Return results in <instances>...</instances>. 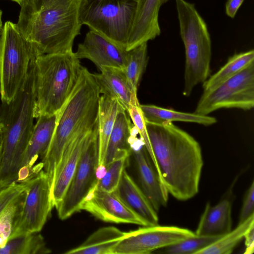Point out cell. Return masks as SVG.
<instances>
[{
    "mask_svg": "<svg viewBox=\"0 0 254 254\" xmlns=\"http://www.w3.org/2000/svg\"><path fill=\"white\" fill-rule=\"evenodd\" d=\"M145 122L151 149L148 152L169 193L185 201L199 191L203 165L199 143L171 122Z\"/></svg>",
    "mask_w": 254,
    "mask_h": 254,
    "instance_id": "obj_1",
    "label": "cell"
},
{
    "mask_svg": "<svg viewBox=\"0 0 254 254\" xmlns=\"http://www.w3.org/2000/svg\"><path fill=\"white\" fill-rule=\"evenodd\" d=\"M82 0H22L17 27L33 57L73 52Z\"/></svg>",
    "mask_w": 254,
    "mask_h": 254,
    "instance_id": "obj_2",
    "label": "cell"
},
{
    "mask_svg": "<svg viewBox=\"0 0 254 254\" xmlns=\"http://www.w3.org/2000/svg\"><path fill=\"white\" fill-rule=\"evenodd\" d=\"M100 95L93 73L82 66L76 86L57 113L52 138L40 163L51 186L56 169L67 145L77 135L92 128L97 123Z\"/></svg>",
    "mask_w": 254,
    "mask_h": 254,
    "instance_id": "obj_3",
    "label": "cell"
},
{
    "mask_svg": "<svg viewBox=\"0 0 254 254\" xmlns=\"http://www.w3.org/2000/svg\"><path fill=\"white\" fill-rule=\"evenodd\" d=\"M34 59L30 63L26 79L9 102H1L0 123L3 143L0 164V182L17 181L31 137L36 104Z\"/></svg>",
    "mask_w": 254,
    "mask_h": 254,
    "instance_id": "obj_4",
    "label": "cell"
},
{
    "mask_svg": "<svg viewBox=\"0 0 254 254\" xmlns=\"http://www.w3.org/2000/svg\"><path fill=\"white\" fill-rule=\"evenodd\" d=\"M34 64L37 119L59 112L76 86L83 66L73 52L40 55Z\"/></svg>",
    "mask_w": 254,
    "mask_h": 254,
    "instance_id": "obj_5",
    "label": "cell"
},
{
    "mask_svg": "<svg viewBox=\"0 0 254 254\" xmlns=\"http://www.w3.org/2000/svg\"><path fill=\"white\" fill-rule=\"evenodd\" d=\"M180 33L185 49V83L183 94L189 96L210 73L211 41L207 24L193 3L175 0Z\"/></svg>",
    "mask_w": 254,
    "mask_h": 254,
    "instance_id": "obj_6",
    "label": "cell"
},
{
    "mask_svg": "<svg viewBox=\"0 0 254 254\" xmlns=\"http://www.w3.org/2000/svg\"><path fill=\"white\" fill-rule=\"evenodd\" d=\"M137 4V0H82L80 21L126 50Z\"/></svg>",
    "mask_w": 254,
    "mask_h": 254,
    "instance_id": "obj_7",
    "label": "cell"
},
{
    "mask_svg": "<svg viewBox=\"0 0 254 254\" xmlns=\"http://www.w3.org/2000/svg\"><path fill=\"white\" fill-rule=\"evenodd\" d=\"M35 59L30 45L16 23L6 21L0 35V96L9 102L25 82L31 62Z\"/></svg>",
    "mask_w": 254,
    "mask_h": 254,
    "instance_id": "obj_8",
    "label": "cell"
},
{
    "mask_svg": "<svg viewBox=\"0 0 254 254\" xmlns=\"http://www.w3.org/2000/svg\"><path fill=\"white\" fill-rule=\"evenodd\" d=\"M254 106V62L213 90L203 92L194 113L202 115L221 109L251 110Z\"/></svg>",
    "mask_w": 254,
    "mask_h": 254,
    "instance_id": "obj_9",
    "label": "cell"
},
{
    "mask_svg": "<svg viewBox=\"0 0 254 254\" xmlns=\"http://www.w3.org/2000/svg\"><path fill=\"white\" fill-rule=\"evenodd\" d=\"M25 181L27 187L24 203L9 238L39 232L54 207L51 183L43 169L34 171Z\"/></svg>",
    "mask_w": 254,
    "mask_h": 254,
    "instance_id": "obj_10",
    "label": "cell"
},
{
    "mask_svg": "<svg viewBox=\"0 0 254 254\" xmlns=\"http://www.w3.org/2000/svg\"><path fill=\"white\" fill-rule=\"evenodd\" d=\"M98 127H96L86 145L68 188L56 207L59 218L65 220L80 210L83 200L95 188L98 180L96 170L98 165Z\"/></svg>",
    "mask_w": 254,
    "mask_h": 254,
    "instance_id": "obj_11",
    "label": "cell"
},
{
    "mask_svg": "<svg viewBox=\"0 0 254 254\" xmlns=\"http://www.w3.org/2000/svg\"><path fill=\"white\" fill-rule=\"evenodd\" d=\"M195 233L184 228L173 226H143L125 232L112 250V254H147L164 248L188 237Z\"/></svg>",
    "mask_w": 254,
    "mask_h": 254,
    "instance_id": "obj_12",
    "label": "cell"
},
{
    "mask_svg": "<svg viewBox=\"0 0 254 254\" xmlns=\"http://www.w3.org/2000/svg\"><path fill=\"white\" fill-rule=\"evenodd\" d=\"M138 134L134 126L129 140L131 153L135 162L140 188L158 212L167 205L169 193L161 182L144 144Z\"/></svg>",
    "mask_w": 254,
    "mask_h": 254,
    "instance_id": "obj_13",
    "label": "cell"
},
{
    "mask_svg": "<svg viewBox=\"0 0 254 254\" xmlns=\"http://www.w3.org/2000/svg\"><path fill=\"white\" fill-rule=\"evenodd\" d=\"M98 219L115 223H128L148 226L121 199L116 191H104L96 186L86 196L80 206Z\"/></svg>",
    "mask_w": 254,
    "mask_h": 254,
    "instance_id": "obj_14",
    "label": "cell"
},
{
    "mask_svg": "<svg viewBox=\"0 0 254 254\" xmlns=\"http://www.w3.org/2000/svg\"><path fill=\"white\" fill-rule=\"evenodd\" d=\"M97 125L98 122L92 128L77 135L64 149L56 169L51 186V196L54 207H56L63 199L82 152Z\"/></svg>",
    "mask_w": 254,
    "mask_h": 254,
    "instance_id": "obj_15",
    "label": "cell"
},
{
    "mask_svg": "<svg viewBox=\"0 0 254 254\" xmlns=\"http://www.w3.org/2000/svg\"><path fill=\"white\" fill-rule=\"evenodd\" d=\"M75 56L93 63L99 70L103 67L123 69L126 62L127 51L102 35L90 30L83 41L78 45Z\"/></svg>",
    "mask_w": 254,
    "mask_h": 254,
    "instance_id": "obj_16",
    "label": "cell"
},
{
    "mask_svg": "<svg viewBox=\"0 0 254 254\" xmlns=\"http://www.w3.org/2000/svg\"><path fill=\"white\" fill-rule=\"evenodd\" d=\"M37 119L18 173L17 182L26 180L32 174L37 159H42L46 154L56 126L57 114L41 115Z\"/></svg>",
    "mask_w": 254,
    "mask_h": 254,
    "instance_id": "obj_17",
    "label": "cell"
},
{
    "mask_svg": "<svg viewBox=\"0 0 254 254\" xmlns=\"http://www.w3.org/2000/svg\"><path fill=\"white\" fill-rule=\"evenodd\" d=\"M137 10L126 51L159 36V11L161 0H137Z\"/></svg>",
    "mask_w": 254,
    "mask_h": 254,
    "instance_id": "obj_18",
    "label": "cell"
},
{
    "mask_svg": "<svg viewBox=\"0 0 254 254\" xmlns=\"http://www.w3.org/2000/svg\"><path fill=\"white\" fill-rule=\"evenodd\" d=\"M100 73L93 74L101 95L116 99L127 111L132 106H139L137 94L132 90L123 69L103 67Z\"/></svg>",
    "mask_w": 254,
    "mask_h": 254,
    "instance_id": "obj_19",
    "label": "cell"
},
{
    "mask_svg": "<svg viewBox=\"0 0 254 254\" xmlns=\"http://www.w3.org/2000/svg\"><path fill=\"white\" fill-rule=\"evenodd\" d=\"M116 191L125 204L142 219L148 226L158 224L157 212L153 208L141 188L126 170Z\"/></svg>",
    "mask_w": 254,
    "mask_h": 254,
    "instance_id": "obj_20",
    "label": "cell"
},
{
    "mask_svg": "<svg viewBox=\"0 0 254 254\" xmlns=\"http://www.w3.org/2000/svg\"><path fill=\"white\" fill-rule=\"evenodd\" d=\"M232 205L224 199L214 206L207 203L195 234L202 236H223L232 230Z\"/></svg>",
    "mask_w": 254,
    "mask_h": 254,
    "instance_id": "obj_21",
    "label": "cell"
},
{
    "mask_svg": "<svg viewBox=\"0 0 254 254\" xmlns=\"http://www.w3.org/2000/svg\"><path fill=\"white\" fill-rule=\"evenodd\" d=\"M133 126L128 112L124 108L121 109L109 139L104 165L106 166L116 158L130 155L129 140Z\"/></svg>",
    "mask_w": 254,
    "mask_h": 254,
    "instance_id": "obj_22",
    "label": "cell"
},
{
    "mask_svg": "<svg viewBox=\"0 0 254 254\" xmlns=\"http://www.w3.org/2000/svg\"><path fill=\"white\" fill-rule=\"evenodd\" d=\"M125 232L113 226L99 228L78 246L65 254H112V250Z\"/></svg>",
    "mask_w": 254,
    "mask_h": 254,
    "instance_id": "obj_23",
    "label": "cell"
},
{
    "mask_svg": "<svg viewBox=\"0 0 254 254\" xmlns=\"http://www.w3.org/2000/svg\"><path fill=\"white\" fill-rule=\"evenodd\" d=\"M123 108L115 99L101 95L98 102V165L103 164L109 139L118 111Z\"/></svg>",
    "mask_w": 254,
    "mask_h": 254,
    "instance_id": "obj_24",
    "label": "cell"
},
{
    "mask_svg": "<svg viewBox=\"0 0 254 254\" xmlns=\"http://www.w3.org/2000/svg\"><path fill=\"white\" fill-rule=\"evenodd\" d=\"M145 121L153 123L182 122L209 126L217 122L215 118L195 113L182 112L154 105H139Z\"/></svg>",
    "mask_w": 254,
    "mask_h": 254,
    "instance_id": "obj_25",
    "label": "cell"
},
{
    "mask_svg": "<svg viewBox=\"0 0 254 254\" xmlns=\"http://www.w3.org/2000/svg\"><path fill=\"white\" fill-rule=\"evenodd\" d=\"M254 62V51L236 54L215 73L203 83V92H209L227 79L240 72Z\"/></svg>",
    "mask_w": 254,
    "mask_h": 254,
    "instance_id": "obj_26",
    "label": "cell"
},
{
    "mask_svg": "<svg viewBox=\"0 0 254 254\" xmlns=\"http://www.w3.org/2000/svg\"><path fill=\"white\" fill-rule=\"evenodd\" d=\"M51 253L39 232L27 233L9 238L0 248V254H46Z\"/></svg>",
    "mask_w": 254,
    "mask_h": 254,
    "instance_id": "obj_27",
    "label": "cell"
},
{
    "mask_svg": "<svg viewBox=\"0 0 254 254\" xmlns=\"http://www.w3.org/2000/svg\"><path fill=\"white\" fill-rule=\"evenodd\" d=\"M254 225V214L245 221L239 223L233 230L221 236L214 243L198 252L197 254H230Z\"/></svg>",
    "mask_w": 254,
    "mask_h": 254,
    "instance_id": "obj_28",
    "label": "cell"
},
{
    "mask_svg": "<svg viewBox=\"0 0 254 254\" xmlns=\"http://www.w3.org/2000/svg\"><path fill=\"white\" fill-rule=\"evenodd\" d=\"M147 61V42L127 51L126 62L123 70L132 90L136 94Z\"/></svg>",
    "mask_w": 254,
    "mask_h": 254,
    "instance_id": "obj_29",
    "label": "cell"
},
{
    "mask_svg": "<svg viewBox=\"0 0 254 254\" xmlns=\"http://www.w3.org/2000/svg\"><path fill=\"white\" fill-rule=\"evenodd\" d=\"M26 190L10 203L0 215V248L10 237L21 211Z\"/></svg>",
    "mask_w": 254,
    "mask_h": 254,
    "instance_id": "obj_30",
    "label": "cell"
},
{
    "mask_svg": "<svg viewBox=\"0 0 254 254\" xmlns=\"http://www.w3.org/2000/svg\"><path fill=\"white\" fill-rule=\"evenodd\" d=\"M222 236H202L195 234L176 244L163 248L162 253L167 254H197Z\"/></svg>",
    "mask_w": 254,
    "mask_h": 254,
    "instance_id": "obj_31",
    "label": "cell"
},
{
    "mask_svg": "<svg viewBox=\"0 0 254 254\" xmlns=\"http://www.w3.org/2000/svg\"><path fill=\"white\" fill-rule=\"evenodd\" d=\"M129 157L127 156L116 158L107 165L105 175L98 181L96 188L104 191H115L127 165Z\"/></svg>",
    "mask_w": 254,
    "mask_h": 254,
    "instance_id": "obj_32",
    "label": "cell"
},
{
    "mask_svg": "<svg viewBox=\"0 0 254 254\" xmlns=\"http://www.w3.org/2000/svg\"><path fill=\"white\" fill-rule=\"evenodd\" d=\"M26 181H14L0 190V215L4 209L26 190Z\"/></svg>",
    "mask_w": 254,
    "mask_h": 254,
    "instance_id": "obj_33",
    "label": "cell"
},
{
    "mask_svg": "<svg viewBox=\"0 0 254 254\" xmlns=\"http://www.w3.org/2000/svg\"><path fill=\"white\" fill-rule=\"evenodd\" d=\"M254 214V183L253 182L244 197L239 215V223L245 221Z\"/></svg>",
    "mask_w": 254,
    "mask_h": 254,
    "instance_id": "obj_34",
    "label": "cell"
},
{
    "mask_svg": "<svg viewBox=\"0 0 254 254\" xmlns=\"http://www.w3.org/2000/svg\"><path fill=\"white\" fill-rule=\"evenodd\" d=\"M244 0H227L225 5L227 15L234 18Z\"/></svg>",
    "mask_w": 254,
    "mask_h": 254,
    "instance_id": "obj_35",
    "label": "cell"
},
{
    "mask_svg": "<svg viewBox=\"0 0 254 254\" xmlns=\"http://www.w3.org/2000/svg\"><path fill=\"white\" fill-rule=\"evenodd\" d=\"M244 239L246 247L244 254H253L254 252V225L249 229Z\"/></svg>",
    "mask_w": 254,
    "mask_h": 254,
    "instance_id": "obj_36",
    "label": "cell"
},
{
    "mask_svg": "<svg viewBox=\"0 0 254 254\" xmlns=\"http://www.w3.org/2000/svg\"><path fill=\"white\" fill-rule=\"evenodd\" d=\"M106 167L104 164L98 165L96 170V176L98 181L101 179L105 175Z\"/></svg>",
    "mask_w": 254,
    "mask_h": 254,
    "instance_id": "obj_37",
    "label": "cell"
},
{
    "mask_svg": "<svg viewBox=\"0 0 254 254\" xmlns=\"http://www.w3.org/2000/svg\"><path fill=\"white\" fill-rule=\"evenodd\" d=\"M3 143V132L2 125L0 123V164L1 159Z\"/></svg>",
    "mask_w": 254,
    "mask_h": 254,
    "instance_id": "obj_38",
    "label": "cell"
},
{
    "mask_svg": "<svg viewBox=\"0 0 254 254\" xmlns=\"http://www.w3.org/2000/svg\"><path fill=\"white\" fill-rule=\"evenodd\" d=\"M2 11L0 9V35L2 29V27H3L2 21Z\"/></svg>",
    "mask_w": 254,
    "mask_h": 254,
    "instance_id": "obj_39",
    "label": "cell"
},
{
    "mask_svg": "<svg viewBox=\"0 0 254 254\" xmlns=\"http://www.w3.org/2000/svg\"><path fill=\"white\" fill-rule=\"evenodd\" d=\"M9 0L14 1L20 5L22 0Z\"/></svg>",
    "mask_w": 254,
    "mask_h": 254,
    "instance_id": "obj_40",
    "label": "cell"
},
{
    "mask_svg": "<svg viewBox=\"0 0 254 254\" xmlns=\"http://www.w3.org/2000/svg\"><path fill=\"white\" fill-rule=\"evenodd\" d=\"M5 186H6V185L5 184H2L0 182V190Z\"/></svg>",
    "mask_w": 254,
    "mask_h": 254,
    "instance_id": "obj_41",
    "label": "cell"
},
{
    "mask_svg": "<svg viewBox=\"0 0 254 254\" xmlns=\"http://www.w3.org/2000/svg\"><path fill=\"white\" fill-rule=\"evenodd\" d=\"M169 0H161V4H164L168 2Z\"/></svg>",
    "mask_w": 254,
    "mask_h": 254,
    "instance_id": "obj_42",
    "label": "cell"
}]
</instances>
